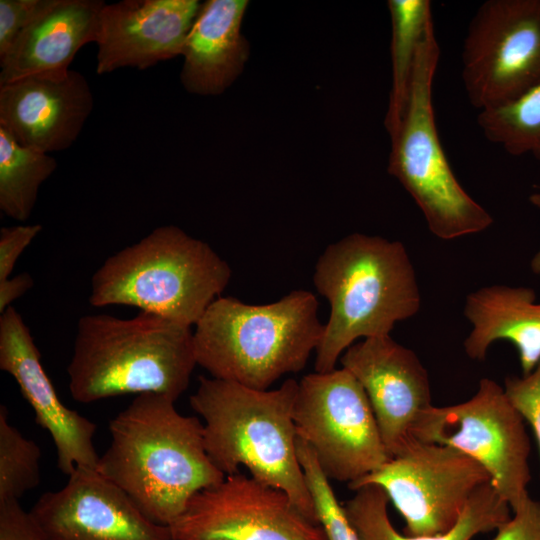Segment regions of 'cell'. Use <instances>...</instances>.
Wrapping results in <instances>:
<instances>
[{
  "mask_svg": "<svg viewBox=\"0 0 540 540\" xmlns=\"http://www.w3.org/2000/svg\"><path fill=\"white\" fill-rule=\"evenodd\" d=\"M416 441L451 446L480 463L511 511L528 497L530 441L523 417L494 380L483 378L469 400L431 406L412 429Z\"/></svg>",
  "mask_w": 540,
  "mask_h": 540,
  "instance_id": "obj_8",
  "label": "cell"
},
{
  "mask_svg": "<svg viewBox=\"0 0 540 540\" xmlns=\"http://www.w3.org/2000/svg\"><path fill=\"white\" fill-rule=\"evenodd\" d=\"M439 56L432 23L418 47L401 124L390 137L388 173L416 202L430 232L451 240L486 230L493 218L461 186L441 145L432 103Z\"/></svg>",
  "mask_w": 540,
  "mask_h": 540,
  "instance_id": "obj_7",
  "label": "cell"
},
{
  "mask_svg": "<svg viewBox=\"0 0 540 540\" xmlns=\"http://www.w3.org/2000/svg\"><path fill=\"white\" fill-rule=\"evenodd\" d=\"M33 285L34 280L27 272L0 281V314L11 306L13 301L32 288Z\"/></svg>",
  "mask_w": 540,
  "mask_h": 540,
  "instance_id": "obj_32",
  "label": "cell"
},
{
  "mask_svg": "<svg viewBox=\"0 0 540 540\" xmlns=\"http://www.w3.org/2000/svg\"><path fill=\"white\" fill-rule=\"evenodd\" d=\"M294 423L329 480L348 485L390 459L362 385L343 367L298 382Z\"/></svg>",
  "mask_w": 540,
  "mask_h": 540,
  "instance_id": "obj_9",
  "label": "cell"
},
{
  "mask_svg": "<svg viewBox=\"0 0 540 540\" xmlns=\"http://www.w3.org/2000/svg\"><path fill=\"white\" fill-rule=\"evenodd\" d=\"M39 446L8 420L0 406V502L18 500L40 483Z\"/></svg>",
  "mask_w": 540,
  "mask_h": 540,
  "instance_id": "obj_25",
  "label": "cell"
},
{
  "mask_svg": "<svg viewBox=\"0 0 540 540\" xmlns=\"http://www.w3.org/2000/svg\"><path fill=\"white\" fill-rule=\"evenodd\" d=\"M464 315L473 328L464 341L469 358L483 361L493 342L512 343L523 375L540 362V302L528 287L491 285L466 297Z\"/></svg>",
  "mask_w": 540,
  "mask_h": 540,
  "instance_id": "obj_20",
  "label": "cell"
},
{
  "mask_svg": "<svg viewBox=\"0 0 540 540\" xmlns=\"http://www.w3.org/2000/svg\"><path fill=\"white\" fill-rule=\"evenodd\" d=\"M297 392L298 382L292 378L276 389L259 390L200 376L189 402L204 420L205 450L225 476L246 467L250 476L284 491L305 516L318 523L297 453Z\"/></svg>",
  "mask_w": 540,
  "mask_h": 540,
  "instance_id": "obj_2",
  "label": "cell"
},
{
  "mask_svg": "<svg viewBox=\"0 0 540 540\" xmlns=\"http://www.w3.org/2000/svg\"><path fill=\"white\" fill-rule=\"evenodd\" d=\"M169 528L174 540H327L284 491L241 472L197 492Z\"/></svg>",
  "mask_w": 540,
  "mask_h": 540,
  "instance_id": "obj_12",
  "label": "cell"
},
{
  "mask_svg": "<svg viewBox=\"0 0 540 540\" xmlns=\"http://www.w3.org/2000/svg\"><path fill=\"white\" fill-rule=\"evenodd\" d=\"M0 540H49L18 500L0 502Z\"/></svg>",
  "mask_w": 540,
  "mask_h": 540,
  "instance_id": "obj_29",
  "label": "cell"
},
{
  "mask_svg": "<svg viewBox=\"0 0 540 540\" xmlns=\"http://www.w3.org/2000/svg\"><path fill=\"white\" fill-rule=\"evenodd\" d=\"M297 453L311 493L317 520L327 540H360L311 448L297 439Z\"/></svg>",
  "mask_w": 540,
  "mask_h": 540,
  "instance_id": "obj_26",
  "label": "cell"
},
{
  "mask_svg": "<svg viewBox=\"0 0 540 540\" xmlns=\"http://www.w3.org/2000/svg\"><path fill=\"white\" fill-rule=\"evenodd\" d=\"M49 540H174L98 469L77 467L29 511Z\"/></svg>",
  "mask_w": 540,
  "mask_h": 540,
  "instance_id": "obj_13",
  "label": "cell"
},
{
  "mask_svg": "<svg viewBox=\"0 0 540 540\" xmlns=\"http://www.w3.org/2000/svg\"><path fill=\"white\" fill-rule=\"evenodd\" d=\"M175 402L137 395L109 422L111 442L97 468L148 519L165 526L197 492L226 477L205 450L199 418L179 413Z\"/></svg>",
  "mask_w": 540,
  "mask_h": 540,
  "instance_id": "obj_1",
  "label": "cell"
},
{
  "mask_svg": "<svg viewBox=\"0 0 540 540\" xmlns=\"http://www.w3.org/2000/svg\"><path fill=\"white\" fill-rule=\"evenodd\" d=\"M196 365L191 327L142 311L127 319L90 314L78 320L67 374L80 403L145 393L176 401Z\"/></svg>",
  "mask_w": 540,
  "mask_h": 540,
  "instance_id": "obj_4",
  "label": "cell"
},
{
  "mask_svg": "<svg viewBox=\"0 0 540 540\" xmlns=\"http://www.w3.org/2000/svg\"><path fill=\"white\" fill-rule=\"evenodd\" d=\"M200 7L198 0L105 3L99 16L96 73L145 70L181 55Z\"/></svg>",
  "mask_w": 540,
  "mask_h": 540,
  "instance_id": "obj_17",
  "label": "cell"
},
{
  "mask_svg": "<svg viewBox=\"0 0 540 540\" xmlns=\"http://www.w3.org/2000/svg\"><path fill=\"white\" fill-rule=\"evenodd\" d=\"M57 161L50 154L19 144L0 127V210L26 221L36 204L40 186L54 173Z\"/></svg>",
  "mask_w": 540,
  "mask_h": 540,
  "instance_id": "obj_23",
  "label": "cell"
},
{
  "mask_svg": "<svg viewBox=\"0 0 540 540\" xmlns=\"http://www.w3.org/2000/svg\"><path fill=\"white\" fill-rule=\"evenodd\" d=\"M93 107L86 77L71 69L0 85V127L22 146L48 154L77 140Z\"/></svg>",
  "mask_w": 540,
  "mask_h": 540,
  "instance_id": "obj_16",
  "label": "cell"
},
{
  "mask_svg": "<svg viewBox=\"0 0 540 540\" xmlns=\"http://www.w3.org/2000/svg\"><path fill=\"white\" fill-rule=\"evenodd\" d=\"M246 0H208L186 37L180 80L188 93H223L240 75L249 55L241 33Z\"/></svg>",
  "mask_w": 540,
  "mask_h": 540,
  "instance_id": "obj_19",
  "label": "cell"
},
{
  "mask_svg": "<svg viewBox=\"0 0 540 540\" xmlns=\"http://www.w3.org/2000/svg\"><path fill=\"white\" fill-rule=\"evenodd\" d=\"M102 0H54L0 58V85L31 75H63L96 43Z\"/></svg>",
  "mask_w": 540,
  "mask_h": 540,
  "instance_id": "obj_18",
  "label": "cell"
},
{
  "mask_svg": "<svg viewBox=\"0 0 540 540\" xmlns=\"http://www.w3.org/2000/svg\"><path fill=\"white\" fill-rule=\"evenodd\" d=\"M0 369L15 379L35 422L50 434L59 470L70 475L77 467L97 469L96 425L62 403L28 326L13 306L0 314Z\"/></svg>",
  "mask_w": 540,
  "mask_h": 540,
  "instance_id": "obj_15",
  "label": "cell"
},
{
  "mask_svg": "<svg viewBox=\"0 0 540 540\" xmlns=\"http://www.w3.org/2000/svg\"><path fill=\"white\" fill-rule=\"evenodd\" d=\"M231 276L208 243L177 226H160L103 262L91 278L89 303L132 306L192 327Z\"/></svg>",
  "mask_w": 540,
  "mask_h": 540,
  "instance_id": "obj_6",
  "label": "cell"
},
{
  "mask_svg": "<svg viewBox=\"0 0 540 540\" xmlns=\"http://www.w3.org/2000/svg\"><path fill=\"white\" fill-rule=\"evenodd\" d=\"M41 230L40 224L0 229V281L10 277L18 258Z\"/></svg>",
  "mask_w": 540,
  "mask_h": 540,
  "instance_id": "obj_31",
  "label": "cell"
},
{
  "mask_svg": "<svg viewBox=\"0 0 540 540\" xmlns=\"http://www.w3.org/2000/svg\"><path fill=\"white\" fill-rule=\"evenodd\" d=\"M319 303L307 290L262 305L218 297L193 331L196 363L213 378L267 390L301 371L324 333Z\"/></svg>",
  "mask_w": 540,
  "mask_h": 540,
  "instance_id": "obj_5",
  "label": "cell"
},
{
  "mask_svg": "<svg viewBox=\"0 0 540 540\" xmlns=\"http://www.w3.org/2000/svg\"><path fill=\"white\" fill-rule=\"evenodd\" d=\"M386 492L378 485H365L343 504L344 511L360 540H471L478 534L497 530L509 520L510 506L491 483L469 499L456 525L446 533L412 537L399 533L388 515Z\"/></svg>",
  "mask_w": 540,
  "mask_h": 540,
  "instance_id": "obj_21",
  "label": "cell"
},
{
  "mask_svg": "<svg viewBox=\"0 0 540 540\" xmlns=\"http://www.w3.org/2000/svg\"><path fill=\"white\" fill-rule=\"evenodd\" d=\"M391 17L392 85L385 127L392 137L407 105L420 41L433 23L429 0H389Z\"/></svg>",
  "mask_w": 540,
  "mask_h": 540,
  "instance_id": "obj_22",
  "label": "cell"
},
{
  "mask_svg": "<svg viewBox=\"0 0 540 540\" xmlns=\"http://www.w3.org/2000/svg\"><path fill=\"white\" fill-rule=\"evenodd\" d=\"M340 363L362 385L389 457L404 452L416 441L418 417L432 406L428 373L415 352L390 335L371 337L348 347Z\"/></svg>",
  "mask_w": 540,
  "mask_h": 540,
  "instance_id": "obj_14",
  "label": "cell"
},
{
  "mask_svg": "<svg viewBox=\"0 0 540 540\" xmlns=\"http://www.w3.org/2000/svg\"><path fill=\"white\" fill-rule=\"evenodd\" d=\"M477 123L488 141L509 154L540 160V83L512 104L479 112Z\"/></svg>",
  "mask_w": 540,
  "mask_h": 540,
  "instance_id": "obj_24",
  "label": "cell"
},
{
  "mask_svg": "<svg viewBox=\"0 0 540 540\" xmlns=\"http://www.w3.org/2000/svg\"><path fill=\"white\" fill-rule=\"evenodd\" d=\"M504 390L514 408L532 428L540 454V362L528 375L508 376Z\"/></svg>",
  "mask_w": 540,
  "mask_h": 540,
  "instance_id": "obj_28",
  "label": "cell"
},
{
  "mask_svg": "<svg viewBox=\"0 0 540 540\" xmlns=\"http://www.w3.org/2000/svg\"><path fill=\"white\" fill-rule=\"evenodd\" d=\"M529 201L537 208L540 209V192L533 193L529 196ZM531 269L532 271L540 276V249L539 251L534 255L532 261H531Z\"/></svg>",
  "mask_w": 540,
  "mask_h": 540,
  "instance_id": "obj_33",
  "label": "cell"
},
{
  "mask_svg": "<svg viewBox=\"0 0 540 540\" xmlns=\"http://www.w3.org/2000/svg\"><path fill=\"white\" fill-rule=\"evenodd\" d=\"M488 483V471L467 454L448 445L415 441L348 487L355 491L380 486L404 518L405 535L427 537L452 529L474 492Z\"/></svg>",
  "mask_w": 540,
  "mask_h": 540,
  "instance_id": "obj_11",
  "label": "cell"
},
{
  "mask_svg": "<svg viewBox=\"0 0 540 540\" xmlns=\"http://www.w3.org/2000/svg\"><path fill=\"white\" fill-rule=\"evenodd\" d=\"M54 0H0V58Z\"/></svg>",
  "mask_w": 540,
  "mask_h": 540,
  "instance_id": "obj_27",
  "label": "cell"
},
{
  "mask_svg": "<svg viewBox=\"0 0 540 540\" xmlns=\"http://www.w3.org/2000/svg\"><path fill=\"white\" fill-rule=\"evenodd\" d=\"M462 79L479 112L512 104L540 83V0H488L467 29Z\"/></svg>",
  "mask_w": 540,
  "mask_h": 540,
  "instance_id": "obj_10",
  "label": "cell"
},
{
  "mask_svg": "<svg viewBox=\"0 0 540 540\" xmlns=\"http://www.w3.org/2000/svg\"><path fill=\"white\" fill-rule=\"evenodd\" d=\"M496 531L493 540H540V501L529 496Z\"/></svg>",
  "mask_w": 540,
  "mask_h": 540,
  "instance_id": "obj_30",
  "label": "cell"
},
{
  "mask_svg": "<svg viewBox=\"0 0 540 540\" xmlns=\"http://www.w3.org/2000/svg\"><path fill=\"white\" fill-rule=\"evenodd\" d=\"M313 283L328 300L330 315L315 351V371L335 369L360 338L390 335L414 316L421 297L405 246L381 236L353 233L328 245L318 257Z\"/></svg>",
  "mask_w": 540,
  "mask_h": 540,
  "instance_id": "obj_3",
  "label": "cell"
}]
</instances>
